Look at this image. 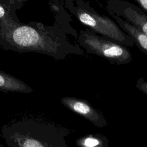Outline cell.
I'll return each mask as SVG.
<instances>
[{"instance_id": "cell-1", "label": "cell", "mask_w": 147, "mask_h": 147, "mask_svg": "<svg viewBox=\"0 0 147 147\" xmlns=\"http://www.w3.org/2000/svg\"><path fill=\"white\" fill-rule=\"evenodd\" d=\"M0 44L7 49L42 53L56 60L64 59L71 55H84L81 47L71 43L65 32L57 25L33 22L21 24L16 21L1 24Z\"/></svg>"}, {"instance_id": "cell-2", "label": "cell", "mask_w": 147, "mask_h": 147, "mask_svg": "<svg viewBox=\"0 0 147 147\" xmlns=\"http://www.w3.org/2000/svg\"><path fill=\"white\" fill-rule=\"evenodd\" d=\"M1 134L9 147H68V129L37 118H24L4 125Z\"/></svg>"}, {"instance_id": "cell-3", "label": "cell", "mask_w": 147, "mask_h": 147, "mask_svg": "<svg viewBox=\"0 0 147 147\" xmlns=\"http://www.w3.org/2000/svg\"><path fill=\"white\" fill-rule=\"evenodd\" d=\"M67 9L84 26L103 37L126 47H133L134 42L113 20L98 13L84 0H64Z\"/></svg>"}, {"instance_id": "cell-4", "label": "cell", "mask_w": 147, "mask_h": 147, "mask_svg": "<svg viewBox=\"0 0 147 147\" xmlns=\"http://www.w3.org/2000/svg\"><path fill=\"white\" fill-rule=\"evenodd\" d=\"M78 42L88 53L100 56L111 63L122 65L132 61L131 54L126 46L99 35L88 28L80 30Z\"/></svg>"}, {"instance_id": "cell-5", "label": "cell", "mask_w": 147, "mask_h": 147, "mask_svg": "<svg viewBox=\"0 0 147 147\" xmlns=\"http://www.w3.org/2000/svg\"><path fill=\"white\" fill-rule=\"evenodd\" d=\"M106 8L109 13L125 20L147 36V13L139 6L124 0H109Z\"/></svg>"}, {"instance_id": "cell-6", "label": "cell", "mask_w": 147, "mask_h": 147, "mask_svg": "<svg viewBox=\"0 0 147 147\" xmlns=\"http://www.w3.org/2000/svg\"><path fill=\"white\" fill-rule=\"evenodd\" d=\"M60 102L71 111L83 117L99 128H103L108 125L103 114L85 99L75 96H65L60 99Z\"/></svg>"}, {"instance_id": "cell-7", "label": "cell", "mask_w": 147, "mask_h": 147, "mask_svg": "<svg viewBox=\"0 0 147 147\" xmlns=\"http://www.w3.org/2000/svg\"><path fill=\"white\" fill-rule=\"evenodd\" d=\"M109 13L114 19L118 25L132 38L134 42V45H136L144 53L147 55V36L139 31L125 20L113 13Z\"/></svg>"}, {"instance_id": "cell-8", "label": "cell", "mask_w": 147, "mask_h": 147, "mask_svg": "<svg viewBox=\"0 0 147 147\" xmlns=\"http://www.w3.org/2000/svg\"><path fill=\"white\" fill-rule=\"evenodd\" d=\"M0 91L30 93L33 89L20 79L0 71Z\"/></svg>"}, {"instance_id": "cell-9", "label": "cell", "mask_w": 147, "mask_h": 147, "mask_svg": "<svg viewBox=\"0 0 147 147\" xmlns=\"http://www.w3.org/2000/svg\"><path fill=\"white\" fill-rule=\"evenodd\" d=\"M75 144L78 147H109L108 138L101 134L90 133L78 138Z\"/></svg>"}, {"instance_id": "cell-10", "label": "cell", "mask_w": 147, "mask_h": 147, "mask_svg": "<svg viewBox=\"0 0 147 147\" xmlns=\"http://www.w3.org/2000/svg\"><path fill=\"white\" fill-rule=\"evenodd\" d=\"M14 21L9 14V11L5 5L0 3V24H7Z\"/></svg>"}, {"instance_id": "cell-11", "label": "cell", "mask_w": 147, "mask_h": 147, "mask_svg": "<svg viewBox=\"0 0 147 147\" xmlns=\"http://www.w3.org/2000/svg\"><path fill=\"white\" fill-rule=\"evenodd\" d=\"M136 88L142 92L147 95V80L141 77L138 79L136 83Z\"/></svg>"}, {"instance_id": "cell-12", "label": "cell", "mask_w": 147, "mask_h": 147, "mask_svg": "<svg viewBox=\"0 0 147 147\" xmlns=\"http://www.w3.org/2000/svg\"><path fill=\"white\" fill-rule=\"evenodd\" d=\"M139 5V7L147 13V0H134Z\"/></svg>"}, {"instance_id": "cell-13", "label": "cell", "mask_w": 147, "mask_h": 147, "mask_svg": "<svg viewBox=\"0 0 147 147\" xmlns=\"http://www.w3.org/2000/svg\"><path fill=\"white\" fill-rule=\"evenodd\" d=\"M17 1H18L19 2H22V1H26V0H17Z\"/></svg>"}, {"instance_id": "cell-14", "label": "cell", "mask_w": 147, "mask_h": 147, "mask_svg": "<svg viewBox=\"0 0 147 147\" xmlns=\"http://www.w3.org/2000/svg\"></svg>"}]
</instances>
